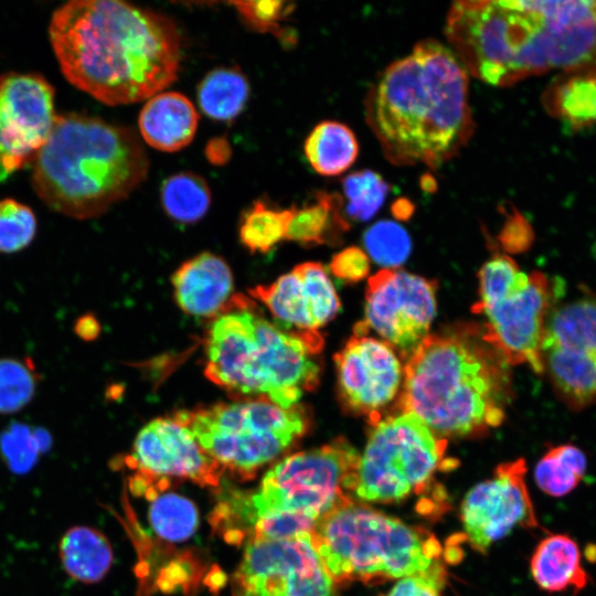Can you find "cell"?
<instances>
[{"label": "cell", "mask_w": 596, "mask_h": 596, "mask_svg": "<svg viewBox=\"0 0 596 596\" xmlns=\"http://www.w3.org/2000/svg\"><path fill=\"white\" fill-rule=\"evenodd\" d=\"M289 210L255 201L243 214L240 241L252 253H267L285 238Z\"/></svg>", "instance_id": "f546056e"}, {"label": "cell", "mask_w": 596, "mask_h": 596, "mask_svg": "<svg viewBox=\"0 0 596 596\" xmlns=\"http://www.w3.org/2000/svg\"><path fill=\"white\" fill-rule=\"evenodd\" d=\"M304 150L311 168L324 177L347 171L355 161L359 143L344 124L326 120L315 126L305 140Z\"/></svg>", "instance_id": "d4e9b609"}, {"label": "cell", "mask_w": 596, "mask_h": 596, "mask_svg": "<svg viewBox=\"0 0 596 596\" xmlns=\"http://www.w3.org/2000/svg\"><path fill=\"white\" fill-rule=\"evenodd\" d=\"M528 274L521 272L517 263L507 255L489 259L479 272V300L472 307L476 313L505 297L524 283Z\"/></svg>", "instance_id": "d6a6232c"}, {"label": "cell", "mask_w": 596, "mask_h": 596, "mask_svg": "<svg viewBox=\"0 0 596 596\" xmlns=\"http://www.w3.org/2000/svg\"><path fill=\"white\" fill-rule=\"evenodd\" d=\"M366 334L354 329L334 362L342 404L353 413L369 415L373 422L395 397L403 373L393 349Z\"/></svg>", "instance_id": "e0dca14e"}, {"label": "cell", "mask_w": 596, "mask_h": 596, "mask_svg": "<svg viewBox=\"0 0 596 596\" xmlns=\"http://www.w3.org/2000/svg\"><path fill=\"white\" fill-rule=\"evenodd\" d=\"M508 365L482 336L427 334L405 365L400 409L443 439L482 433L504 418Z\"/></svg>", "instance_id": "3957f363"}, {"label": "cell", "mask_w": 596, "mask_h": 596, "mask_svg": "<svg viewBox=\"0 0 596 596\" xmlns=\"http://www.w3.org/2000/svg\"><path fill=\"white\" fill-rule=\"evenodd\" d=\"M55 117L54 89L45 78L18 73L0 77V182L34 161Z\"/></svg>", "instance_id": "9a60e30c"}, {"label": "cell", "mask_w": 596, "mask_h": 596, "mask_svg": "<svg viewBox=\"0 0 596 596\" xmlns=\"http://www.w3.org/2000/svg\"><path fill=\"white\" fill-rule=\"evenodd\" d=\"M445 576L444 565L438 561L425 572L401 578L383 596H440Z\"/></svg>", "instance_id": "74e56055"}, {"label": "cell", "mask_w": 596, "mask_h": 596, "mask_svg": "<svg viewBox=\"0 0 596 596\" xmlns=\"http://www.w3.org/2000/svg\"><path fill=\"white\" fill-rule=\"evenodd\" d=\"M323 567L311 532L248 542L233 574V596H339Z\"/></svg>", "instance_id": "8fae6325"}, {"label": "cell", "mask_w": 596, "mask_h": 596, "mask_svg": "<svg viewBox=\"0 0 596 596\" xmlns=\"http://www.w3.org/2000/svg\"><path fill=\"white\" fill-rule=\"evenodd\" d=\"M311 536L336 585H372L416 575L438 562L441 554L439 542L426 530L354 499L321 517Z\"/></svg>", "instance_id": "8992f818"}, {"label": "cell", "mask_w": 596, "mask_h": 596, "mask_svg": "<svg viewBox=\"0 0 596 596\" xmlns=\"http://www.w3.org/2000/svg\"><path fill=\"white\" fill-rule=\"evenodd\" d=\"M41 376L29 358H0V414H13L33 400Z\"/></svg>", "instance_id": "4dcf8cb0"}, {"label": "cell", "mask_w": 596, "mask_h": 596, "mask_svg": "<svg viewBox=\"0 0 596 596\" xmlns=\"http://www.w3.org/2000/svg\"><path fill=\"white\" fill-rule=\"evenodd\" d=\"M541 355L557 397L572 411L596 405V294L554 308Z\"/></svg>", "instance_id": "30bf717a"}, {"label": "cell", "mask_w": 596, "mask_h": 596, "mask_svg": "<svg viewBox=\"0 0 596 596\" xmlns=\"http://www.w3.org/2000/svg\"><path fill=\"white\" fill-rule=\"evenodd\" d=\"M35 234L36 217L29 206L12 199L0 200V253L24 249Z\"/></svg>", "instance_id": "e575fe53"}, {"label": "cell", "mask_w": 596, "mask_h": 596, "mask_svg": "<svg viewBox=\"0 0 596 596\" xmlns=\"http://www.w3.org/2000/svg\"><path fill=\"white\" fill-rule=\"evenodd\" d=\"M587 459L584 451L572 444L547 449L535 465L534 479L549 496L563 497L571 493L584 478Z\"/></svg>", "instance_id": "4316f807"}, {"label": "cell", "mask_w": 596, "mask_h": 596, "mask_svg": "<svg viewBox=\"0 0 596 596\" xmlns=\"http://www.w3.org/2000/svg\"><path fill=\"white\" fill-rule=\"evenodd\" d=\"M164 212L180 223H194L203 219L211 205V191L206 181L192 172H180L167 178L160 190Z\"/></svg>", "instance_id": "83f0119b"}, {"label": "cell", "mask_w": 596, "mask_h": 596, "mask_svg": "<svg viewBox=\"0 0 596 596\" xmlns=\"http://www.w3.org/2000/svg\"><path fill=\"white\" fill-rule=\"evenodd\" d=\"M370 256L383 266L395 267L408 257L412 243L408 233L398 223L383 220L370 226L363 235Z\"/></svg>", "instance_id": "836d02e7"}, {"label": "cell", "mask_w": 596, "mask_h": 596, "mask_svg": "<svg viewBox=\"0 0 596 596\" xmlns=\"http://www.w3.org/2000/svg\"><path fill=\"white\" fill-rule=\"evenodd\" d=\"M322 347L319 333L286 331L236 296L211 324L204 374L231 394L290 408L318 385L320 366L313 356Z\"/></svg>", "instance_id": "5b68a950"}, {"label": "cell", "mask_w": 596, "mask_h": 596, "mask_svg": "<svg viewBox=\"0 0 596 596\" xmlns=\"http://www.w3.org/2000/svg\"><path fill=\"white\" fill-rule=\"evenodd\" d=\"M435 294L434 281L384 268L369 279L363 322L408 359L428 333L436 313Z\"/></svg>", "instance_id": "4fadbf2b"}, {"label": "cell", "mask_w": 596, "mask_h": 596, "mask_svg": "<svg viewBox=\"0 0 596 596\" xmlns=\"http://www.w3.org/2000/svg\"><path fill=\"white\" fill-rule=\"evenodd\" d=\"M125 461L136 470L130 480L132 492L150 500L171 478L217 487L224 472L175 416L158 417L143 426Z\"/></svg>", "instance_id": "7c38bea8"}, {"label": "cell", "mask_w": 596, "mask_h": 596, "mask_svg": "<svg viewBox=\"0 0 596 596\" xmlns=\"http://www.w3.org/2000/svg\"><path fill=\"white\" fill-rule=\"evenodd\" d=\"M342 187L348 201L344 214L355 221L372 219L384 204L390 189L379 173L368 169L347 175Z\"/></svg>", "instance_id": "1f68e13d"}, {"label": "cell", "mask_w": 596, "mask_h": 596, "mask_svg": "<svg viewBox=\"0 0 596 596\" xmlns=\"http://www.w3.org/2000/svg\"><path fill=\"white\" fill-rule=\"evenodd\" d=\"M330 270L336 277L354 283L369 274V258L361 248L351 246L333 256Z\"/></svg>", "instance_id": "f35d334b"}, {"label": "cell", "mask_w": 596, "mask_h": 596, "mask_svg": "<svg viewBox=\"0 0 596 596\" xmlns=\"http://www.w3.org/2000/svg\"><path fill=\"white\" fill-rule=\"evenodd\" d=\"M270 311L281 329L297 333H317L340 309L337 291L320 263L297 265L269 285L249 290Z\"/></svg>", "instance_id": "ac0fdd59"}, {"label": "cell", "mask_w": 596, "mask_h": 596, "mask_svg": "<svg viewBox=\"0 0 596 596\" xmlns=\"http://www.w3.org/2000/svg\"><path fill=\"white\" fill-rule=\"evenodd\" d=\"M50 41L65 78L116 106L149 99L178 77L181 40L161 12L117 0H74L57 8Z\"/></svg>", "instance_id": "6da1fadb"}, {"label": "cell", "mask_w": 596, "mask_h": 596, "mask_svg": "<svg viewBox=\"0 0 596 596\" xmlns=\"http://www.w3.org/2000/svg\"><path fill=\"white\" fill-rule=\"evenodd\" d=\"M245 23L263 33H273L284 39L281 23L294 11V4L288 1H234L231 2Z\"/></svg>", "instance_id": "8d00e7d4"}, {"label": "cell", "mask_w": 596, "mask_h": 596, "mask_svg": "<svg viewBox=\"0 0 596 596\" xmlns=\"http://www.w3.org/2000/svg\"><path fill=\"white\" fill-rule=\"evenodd\" d=\"M585 556L589 562H596V545H588L585 549Z\"/></svg>", "instance_id": "f6af8a7d"}, {"label": "cell", "mask_w": 596, "mask_h": 596, "mask_svg": "<svg viewBox=\"0 0 596 596\" xmlns=\"http://www.w3.org/2000/svg\"><path fill=\"white\" fill-rule=\"evenodd\" d=\"M249 96L245 75L233 67H220L207 73L198 86V103L205 116L230 121L244 109Z\"/></svg>", "instance_id": "484cf974"}, {"label": "cell", "mask_w": 596, "mask_h": 596, "mask_svg": "<svg viewBox=\"0 0 596 596\" xmlns=\"http://www.w3.org/2000/svg\"><path fill=\"white\" fill-rule=\"evenodd\" d=\"M523 458L500 464L492 478L475 486L465 497L460 519L471 547L485 553L517 525H539L525 483Z\"/></svg>", "instance_id": "2e32d148"}, {"label": "cell", "mask_w": 596, "mask_h": 596, "mask_svg": "<svg viewBox=\"0 0 596 596\" xmlns=\"http://www.w3.org/2000/svg\"><path fill=\"white\" fill-rule=\"evenodd\" d=\"M149 522L160 539L182 542L196 531L199 513L188 498L177 493H159L151 500Z\"/></svg>", "instance_id": "f1b7e54d"}, {"label": "cell", "mask_w": 596, "mask_h": 596, "mask_svg": "<svg viewBox=\"0 0 596 596\" xmlns=\"http://www.w3.org/2000/svg\"><path fill=\"white\" fill-rule=\"evenodd\" d=\"M368 111L391 160L438 166L470 131L466 70L450 49L425 40L381 74Z\"/></svg>", "instance_id": "7a4b0ae2"}, {"label": "cell", "mask_w": 596, "mask_h": 596, "mask_svg": "<svg viewBox=\"0 0 596 596\" xmlns=\"http://www.w3.org/2000/svg\"><path fill=\"white\" fill-rule=\"evenodd\" d=\"M174 416L224 471L243 481L292 447L309 426L300 405L283 408L264 398L221 402Z\"/></svg>", "instance_id": "52a82bcc"}, {"label": "cell", "mask_w": 596, "mask_h": 596, "mask_svg": "<svg viewBox=\"0 0 596 596\" xmlns=\"http://www.w3.org/2000/svg\"><path fill=\"white\" fill-rule=\"evenodd\" d=\"M360 456L355 497L366 502H395L419 492L437 470L450 464L447 441L408 413L371 422Z\"/></svg>", "instance_id": "9c48e42d"}, {"label": "cell", "mask_w": 596, "mask_h": 596, "mask_svg": "<svg viewBox=\"0 0 596 596\" xmlns=\"http://www.w3.org/2000/svg\"><path fill=\"white\" fill-rule=\"evenodd\" d=\"M532 240V230L523 216L514 211L505 222L501 241L510 251H522L530 245Z\"/></svg>", "instance_id": "ab89813d"}, {"label": "cell", "mask_w": 596, "mask_h": 596, "mask_svg": "<svg viewBox=\"0 0 596 596\" xmlns=\"http://www.w3.org/2000/svg\"><path fill=\"white\" fill-rule=\"evenodd\" d=\"M73 329L79 339L93 341L99 336L100 324L94 315L87 312L75 320Z\"/></svg>", "instance_id": "b9f144b4"}, {"label": "cell", "mask_w": 596, "mask_h": 596, "mask_svg": "<svg viewBox=\"0 0 596 596\" xmlns=\"http://www.w3.org/2000/svg\"><path fill=\"white\" fill-rule=\"evenodd\" d=\"M58 558L64 572L74 581L94 584L102 581L114 563L108 539L98 530L75 525L58 542Z\"/></svg>", "instance_id": "603a6c76"}, {"label": "cell", "mask_w": 596, "mask_h": 596, "mask_svg": "<svg viewBox=\"0 0 596 596\" xmlns=\"http://www.w3.org/2000/svg\"><path fill=\"white\" fill-rule=\"evenodd\" d=\"M342 199L337 193L317 192L301 207H288L285 238L302 245L324 244L349 228Z\"/></svg>", "instance_id": "cb8c5ba5"}, {"label": "cell", "mask_w": 596, "mask_h": 596, "mask_svg": "<svg viewBox=\"0 0 596 596\" xmlns=\"http://www.w3.org/2000/svg\"><path fill=\"white\" fill-rule=\"evenodd\" d=\"M172 285L178 306L195 317H213L230 306L233 276L226 262L201 253L184 262L173 274Z\"/></svg>", "instance_id": "d6986e66"}, {"label": "cell", "mask_w": 596, "mask_h": 596, "mask_svg": "<svg viewBox=\"0 0 596 596\" xmlns=\"http://www.w3.org/2000/svg\"><path fill=\"white\" fill-rule=\"evenodd\" d=\"M555 291L543 273L533 272L505 297L476 312L487 318L483 340L509 365L526 363L536 373L544 371L541 347Z\"/></svg>", "instance_id": "5bb4252c"}, {"label": "cell", "mask_w": 596, "mask_h": 596, "mask_svg": "<svg viewBox=\"0 0 596 596\" xmlns=\"http://www.w3.org/2000/svg\"><path fill=\"white\" fill-rule=\"evenodd\" d=\"M414 212L413 203L405 198H401L392 205V213L398 220H407Z\"/></svg>", "instance_id": "7bdbcfd3"}, {"label": "cell", "mask_w": 596, "mask_h": 596, "mask_svg": "<svg viewBox=\"0 0 596 596\" xmlns=\"http://www.w3.org/2000/svg\"><path fill=\"white\" fill-rule=\"evenodd\" d=\"M547 113L573 130L596 125V68L565 72L546 88Z\"/></svg>", "instance_id": "7402d4cb"}, {"label": "cell", "mask_w": 596, "mask_h": 596, "mask_svg": "<svg viewBox=\"0 0 596 596\" xmlns=\"http://www.w3.org/2000/svg\"><path fill=\"white\" fill-rule=\"evenodd\" d=\"M49 434L31 428L23 423H13L0 436V449L10 466L26 468L34 462L38 451L43 449Z\"/></svg>", "instance_id": "d590c367"}, {"label": "cell", "mask_w": 596, "mask_h": 596, "mask_svg": "<svg viewBox=\"0 0 596 596\" xmlns=\"http://www.w3.org/2000/svg\"><path fill=\"white\" fill-rule=\"evenodd\" d=\"M530 570L539 587L549 593L584 589L589 577L577 543L566 534H550L535 547Z\"/></svg>", "instance_id": "44dd1931"}, {"label": "cell", "mask_w": 596, "mask_h": 596, "mask_svg": "<svg viewBox=\"0 0 596 596\" xmlns=\"http://www.w3.org/2000/svg\"><path fill=\"white\" fill-rule=\"evenodd\" d=\"M149 160L128 127L100 118L56 115L33 161L32 185L53 211L77 220L99 216L147 178Z\"/></svg>", "instance_id": "277c9868"}, {"label": "cell", "mask_w": 596, "mask_h": 596, "mask_svg": "<svg viewBox=\"0 0 596 596\" xmlns=\"http://www.w3.org/2000/svg\"><path fill=\"white\" fill-rule=\"evenodd\" d=\"M359 464L358 450L343 437L276 462L257 490L242 493L240 513L246 539L254 521L265 513L294 512L318 522L354 499Z\"/></svg>", "instance_id": "ba28073f"}, {"label": "cell", "mask_w": 596, "mask_h": 596, "mask_svg": "<svg viewBox=\"0 0 596 596\" xmlns=\"http://www.w3.org/2000/svg\"><path fill=\"white\" fill-rule=\"evenodd\" d=\"M207 161L214 166H224L232 156L230 141L225 137H214L207 141L204 148Z\"/></svg>", "instance_id": "60d3db41"}, {"label": "cell", "mask_w": 596, "mask_h": 596, "mask_svg": "<svg viewBox=\"0 0 596 596\" xmlns=\"http://www.w3.org/2000/svg\"><path fill=\"white\" fill-rule=\"evenodd\" d=\"M199 115L192 102L178 92H161L147 100L138 117L140 135L153 149L174 152L194 138Z\"/></svg>", "instance_id": "ffe728a7"}, {"label": "cell", "mask_w": 596, "mask_h": 596, "mask_svg": "<svg viewBox=\"0 0 596 596\" xmlns=\"http://www.w3.org/2000/svg\"><path fill=\"white\" fill-rule=\"evenodd\" d=\"M422 188L427 192H433L437 188L435 179L430 174H425L421 180Z\"/></svg>", "instance_id": "ee69618b"}]
</instances>
